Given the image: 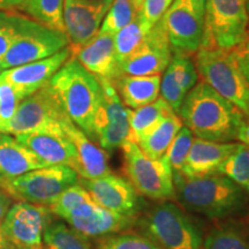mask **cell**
<instances>
[{
  "instance_id": "6da1fadb",
  "label": "cell",
  "mask_w": 249,
  "mask_h": 249,
  "mask_svg": "<svg viewBox=\"0 0 249 249\" xmlns=\"http://www.w3.org/2000/svg\"><path fill=\"white\" fill-rule=\"evenodd\" d=\"M178 114L196 138L222 143L238 140L245 119L238 107L203 81L187 93Z\"/></svg>"
},
{
  "instance_id": "7a4b0ae2",
  "label": "cell",
  "mask_w": 249,
  "mask_h": 249,
  "mask_svg": "<svg viewBox=\"0 0 249 249\" xmlns=\"http://www.w3.org/2000/svg\"><path fill=\"white\" fill-rule=\"evenodd\" d=\"M49 85L71 123L95 142L96 118L103 104V89L97 77L71 55Z\"/></svg>"
},
{
  "instance_id": "3957f363",
  "label": "cell",
  "mask_w": 249,
  "mask_h": 249,
  "mask_svg": "<svg viewBox=\"0 0 249 249\" xmlns=\"http://www.w3.org/2000/svg\"><path fill=\"white\" fill-rule=\"evenodd\" d=\"M173 183L182 209L211 219L234 216L247 203V192L220 173L197 178L173 174Z\"/></svg>"
},
{
  "instance_id": "277c9868",
  "label": "cell",
  "mask_w": 249,
  "mask_h": 249,
  "mask_svg": "<svg viewBox=\"0 0 249 249\" xmlns=\"http://www.w3.org/2000/svg\"><path fill=\"white\" fill-rule=\"evenodd\" d=\"M135 225L160 249H202L201 229L172 201H160L143 210Z\"/></svg>"
},
{
  "instance_id": "5b68a950",
  "label": "cell",
  "mask_w": 249,
  "mask_h": 249,
  "mask_svg": "<svg viewBox=\"0 0 249 249\" xmlns=\"http://www.w3.org/2000/svg\"><path fill=\"white\" fill-rule=\"evenodd\" d=\"M196 70L203 82L249 117V86L231 50L201 48L196 52Z\"/></svg>"
},
{
  "instance_id": "8992f818",
  "label": "cell",
  "mask_w": 249,
  "mask_h": 249,
  "mask_svg": "<svg viewBox=\"0 0 249 249\" xmlns=\"http://www.w3.org/2000/svg\"><path fill=\"white\" fill-rule=\"evenodd\" d=\"M77 182L79 176L66 165L45 166L11 179L0 177V188L14 201L45 207H51L62 193Z\"/></svg>"
},
{
  "instance_id": "52a82bcc",
  "label": "cell",
  "mask_w": 249,
  "mask_h": 249,
  "mask_svg": "<svg viewBox=\"0 0 249 249\" xmlns=\"http://www.w3.org/2000/svg\"><path fill=\"white\" fill-rule=\"evenodd\" d=\"M67 118L60 101L48 83L20 102L13 117L0 124V133L13 136L39 132L64 134L62 124Z\"/></svg>"
},
{
  "instance_id": "ba28073f",
  "label": "cell",
  "mask_w": 249,
  "mask_h": 249,
  "mask_svg": "<svg viewBox=\"0 0 249 249\" xmlns=\"http://www.w3.org/2000/svg\"><path fill=\"white\" fill-rule=\"evenodd\" d=\"M121 149L127 180L142 197L157 202L176 200L173 173L164 158L151 160L133 140L127 141Z\"/></svg>"
},
{
  "instance_id": "9c48e42d",
  "label": "cell",
  "mask_w": 249,
  "mask_h": 249,
  "mask_svg": "<svg viewBox=\"0 0 249 249\" xmlns=\"http://www.w3.org/2000/svg\"><path fill=\"white\" fill-rule=\"evenodd\" d=\"M248 26L245 0H205L201 48L233 50L247 38Z\"/></svg>"
},
{
  "instance_id": "30bf717a",
  "label": "cell",
  "mask_w": 249,
  "mask_h": 249,
  "mask_svg": "<svg viewBox=\"0 0 249 249\" xmlns=\"http://www.w3.org/2000/svg\"><path fill=\"white\" fill-rule=\"evenodd\" d=\"M71 45L67 35L29 18H22L17 39L0 59V70L22 66L51 57Z\"/></svg>"
},
{
  "instance_id": "8fae6325",
  "label": "cell",
  "mask_w": 249,
  "mask_h": 249,
  "mask_svg": "<svg viewBox=\"0 0 249 249\" xmlns=\"http://www.w3.org/2000/svg\"><path fill=\"white\" fill-rule=\"evenodd\" d=\"M52 220L49 207L18 201L11 207L0 230L9 247L33 249L43 245V235Z\"/></svg>"
},
{
  "instance_id": "7c38bea8",
  "label": "cell",
  "mask_w": 249,
  "mask_h": 249,
  "mask_svg": "<svg viewBox=\"0 0 249 249\" xmlns=\"http://www.w3.org/2000/svg\"><path fill=\"white\" fill-rule=\"evenodd\" d=\"M161 21L173 54L191 55L201 49L204 17L195 11L191 0H174Z\"/></svg>"
},
{
  "instance_id": "4fadbf2b",
  "label": "cell",
  "mask_w": 249,
  "mask_h": 249,
  "mask_svg": "<svg viewBox=\"0 0 249 249\" xmlns=\"http://www.w3.org/2000/svg\"><path fill=\"white\" fill-rule=\"evenodd\" d=\"M103 89V104L96 118V142L107 151L121 148L132 140L129 127V108L121 102L110 81L99 80Z\"/></svg>"
},
{
  "instance_id": "5bb4252c",
  "label": "cell",
  "mask_w": 249,
  "mask_h": 249,
  "mask_svg": "<svg viewBox=\"0 0 249 249\" xmlns=\"http://www.w3.org/2000/svg\"><path fill=\"white\" fill-rule=\"evenodd\" d=\"M79 183L96 203L112 213L136 219L144 208L142 196L124 177L110 173L96 179L79 178Z\"/></svg>"
},
{
  "instance_id": "9a60e30c",
  "label": "cell",
  "mask_w": 249,
  "mask_h": 249,
  "mask_svg": "<svg viewBox=\"0 0 249 249\" xmlns=\"http://www.w3.org/2000/svg\"><path fill=\"white\" fill-rule=\"evenodd\" d=\"M172 58L170 40L161 18L151 27L139 48L119 65L120 75H160Z\"/></svg>"
},
{
  "instance_id": "2e32d148",
  "label": "cell",
  "mask_w": 249,
  "mask_h": 249,
  "mask_svg": "<svg viewBox=\"0 0 249 249\" xmlns=\"http://www.w3.org/2000/svg\"><path fill=\"white\" fill-rule=\"evenodd\" d=\"M113 0H64L62 18L71 48H79L98 33Z\"/></svg>"
},
{
  "instance_id": "e0dca14e",
  "label": "cell",
  "mask_w": 249,
  "mask_h": 249,
  "mask_svg": "<svg viewBox=\"0 0 249 249\" xmlns=\"http://www.w3.org/2000/svg\"><path fill=\"white\" fill-rule=\"evenodd\" d=\"M64 220L88 238L98 239L129 230L136 219L104 209L90 198L71 210Z\"/></svg>"
},
{
  "instance_id": "ac0fdd59",
  "label": "cell",
  "mask_w": 249,
  "mask_h": 249,
  "mask_svg": "<svg viewBox=\"0 0 249 249\" xmlns=\"http://www.w3.org/2000/svg\"><path fill=\"white\" fill-rule=\"evenodd\" d=\"M71 46L68 45L51 57L1 71L0 79L13 87L23 101L48 85L59 68L71 57Z\"/></svg>"
},
{
  "instance_id": "d6986e66",
  "label": "cell",
  "mask_w": 249,
  "mask_h": 249,
  "mask_svg": "<svg viewBox=\"0 0 249 249\" xmlns=\"http://www.w3.org/2000/svg\"><path fill=\"white\" fill-rule=\"evenodd\" d=\"M74 58L98 80L113 82L120 76L114 50V35L98 30L92 38L79 48H71Z\"/></svg>"
},
{
  "instance_id": "ffe728a7",
  "label": "cell",
  "mask_w": 249,
  "mask_h": 249,
  "mask_svg": "<svg viewBox=\"0 0 249 249\" xmlns=\"http://www.w3.org/2000/svg\"><path fill=\"white\" fill-rule=\"evenodd\" d=\"M62 128L74 147L75 156L71 169L75 171L79 178L96 179L112 173L107 150L95 144V142L71 123L70 118L64 121Z\"/></svg>"
},
{
  "instance_id": "44dd1931",
  "label": "cell",
  "mask_w": 249,
  "mask_h": 249,
  "mask_svg": "<svg viewBox=\"0 0 249 249\" xmlns=\"http://www.w3.org/2000/svg\"><path fill=\"white\" fill-rule=\"evenodd\" d=\"M197 79V70L189 55H172L160 79V93L177 114L186 95L194 88Z\"/></svg>"
},
{
  "instance_id": "7402d4cb",
  "label": "cell",
  "mask_w": 249,
  "mask_h": 249,
  "mask_svg": "<svg viewBox=\"0 0 249 249\" xmlns=\"http://www.w3.org/2000/svg\"><path fill=\"white\" fill-rule=\"evenodd\" d=\"M238 142H213L195 138L181 170L186 178L218 173L220 165L235 150Z\"/></svg>"
},
{
  "instance_id": "603a6c76",
  "label": "cell",
  "mask_w": 249,
  "mask_h": 249,
  "mask_svg": "<svg viewBox=\"0 0 249 249\" xmlns=\"http://www.w3.org/2000/svg\"><path fill=\"white\" fill-rule=\"evenodd\" d=\"M15 138L18 142L30 149L46 166L66 165L71 169L75 151L65 133L39 132L23 134Z\"/></svg>"
},
{
  "instance_id": "cb8c5ba5",
  "label": "cell",
  "mask_w": 249,
  "mask_h": 249,
  "mask_svg": "<svg viewBox=\"0 0 249 249\" xmlns=\"http://www.w3.org/2000/svg\"><path fill=\"white\" fill-rule=\"evenodd\" d=\"M46 165L13 135L0 133V177L15 178Z\"/></svg>"
},
{
  "instance_id": "d4e9b609",
  "label": "cell",
  "mask_w": 249,
  "mask_h": 249,
  "mask_svg": "<svg viewBox=\"0 0 249 249\" xmlns=\"http://www.w3.org/2000/svg\"><path fill=\"white\" fill-rule=\"evenodd\" d=\"M160 79V75H120L111 83L117 90L124 107L129 110H136L158 98Z\"/></svg>"
},
{
  "instance_id": "484cf974",
  "label": "cell",
  "mask_w": 249,
  "mask_h": 249,
  "mask_svg": "<svg viewBox=\"0 0 249 249\" xmlns=\"http://www.w3.org/2000/svg\"><path fill=\"white\" fill-rule=\"evenodd\" d=\"M182 126L183 124L178 114L171 112L136 143L151 160H161Z\"/></svg>"
},
{
  "instance_id": "4316f807",
  "label": "cell",
  "mask_w": 249,
  "mask_h": 249,
  "mask_svg": "<svg viewBox=\"0 0 249 249\" xmlns=\"http://www.w3.org/2000/svg\"><path fill=\"white\" fill-rule=\"evenodd\" d=\"M171 112L174 111L161 97L136 110H129V127L133 141L136 142L144 136Z\"/></svg>"
},
{
  "instance_id": "83f0119b",
  "label": "cell",
  "mask_w": 249,
  "mask_h": 249,
  "mask_svg": "<svg viewBox=\"0 0 249 249\" xmlns=\"http://www.w3.org/2000/svg\"><path fill=\"white\" fill-rule=\"evenodd\" d=\"M46 249H91L90 238L80 233L68 224L52 220L43 235Z\"/></svg>"
},
{
  "instance_id": "f1b7e54d",
  "label": "cell",
  "mask_w": 249,
  "mask_h": 249,
  "mask_svg": "<svg viewBox=\"0 0 249 249\" xmlns=\"http://www.w3.org/2000/svg\"><path fill=\"white\" fill-rule=\"evenodd\" d=\"M151 29L147 21L142 18L141 12L132 22L114 34V50L118 64L126 60L139 48L143 38Z\"/></svg>"
},
{
  "instance_id": "f546056e",
  "label": "cell",
  "mask_w": 249,
  "mask_h": 249,
  "mask_svg": "<svg viewBox=\"0 0 249 249\" xmlns=\"http://www.w3.org/2000/svg\"><path fill=\"white\" fill-rule=\"evenodd\" d=\"M202 249H249V236L235 224H223L208 233Z\"/></svg>"
},
{
  "instance_id": "4dcf8cb0",
  "label": "cell",
  "mask_w": 249,
  "mask_h": 249,
  "mask_svg": "<svg viewBox=\"0 0 249 249\" xmlns=\"http://www.w3.org/2000/svg\"><path fill=\"white\" fill-rule=\"evenodd\" d=\"M62 4L64 0H26L22 9L39 23L65 33Z\"/></svg>"
},
{
  "instance_id": "1f68e13d",
  "label": "cell",
  "mask_w": 249,
  "mask_h": 249,
  "mask_svg": "<svg viewBox=\"0 0 249 249\" xmlns=\"http://www.w3.org/2000/svg\"><path fill=\"white\" fill-rule=\"evenodd\" d=\"M218 173L249 193V145L238 142L235 150L220 165Z\"/></svg>"
},
{
  "instance_id": "d6a6232c",
  "label": "cell",
  "mask_w": 249,
  "mask_h": 249,
  "mask_svg": "<svg viewBox=\"0 0 249 249\" xmlns=\"http://www.w3.org/2000/svg\"><path fill=\"white\" fill-rule=\"evenodd\" d=\"M141 12V7L133 0H113L110 9L103 20L99 30L114 35L132 22Z\"/></svg>"
},
{
  "instance_id": "836d02e7",
  "label": "cell",
  "mask_w": 249,
  "mask_h": 249,
  "mask_svg": "<svg viewBox=\"0 0 249 249\" xmlns=\"http://www.w3.org/2000/svg\"><path fill=\"white\" fill-rule=\"evenodd\" d=\"M96 249H160L141 233L119 232L97 239Z\"/></svg>"
},
{
  "instance_id": "e575fe53",
  "label": "cell",
  "mask_w": 249,
  "mask_h": 249,
  "mask_svg": "<svg viewBox=\"0 0 249 249\" xmlns=\"http://www.w3.org/2000/svg\"><path fill=\"white\" fill-rule=\"evenodd\" d=\"M194 139V134L191 132V129L182 126L174 138L173 142L171 143L169 150L166 151L163 158L167 161L173 174L181 173L183 164L191 150Z\"/></svg>"
},
{
  "instance_id": "d590c367",
  "label": "cell",
  "mask_w": 249,
  "mask_h": 249,
  "mask_svg": "<svg viewBox=\"0 0 249 249\" xmlns=\"http://www.w3.org/2000/svg\"><path fill=\"white\" fill-rule=\"evenodd\" d=\"M90 198H91V196L89 195V193L77 182L76 185L70 187L62 193L58 197V200L49 208L52 211V213L64 219L71 210H74L81 203L90 200Z\"/></svg>"
},
{
  "instance_id": "8d00e7d4",
  "label": "cell",
  "mask_w": 249,
  "mask_h": 249,
  "mask_svg": "<svg viewBox=\"0 0 249 249\" xmlns=\"http://www.w3.org/2000/svg\"><path fill=\"white\" fill-rule=\"evenodd\" d=\"M22 18L21 15L0 11V59L17 39Z\"/></svg>"
},
{
  "instance_id": "74e56055",
  "label": "cell",
  "mask_w": 249,
  "mask_h": 249,
  "mask_svg": "<svg viewBox=\"0 0 249 249\" xmlns=\"http://www.w3.org/2000/svg\"><path fill=\"white\" fill-rule=\"evenodd\" d=\"M174 0H144L141 8L142 18L149 26H154L163 18Z\"/></svg>"
},
{
  "instance_id": "f35d334b",
  "label": "cell",
  "mask_w": 249,
  "mask_h": 249,
  "mask_svg": "<svg viewBox=\"0 0 249 249\" xmlns=\"http://www.w3.org/2000/svg\"><path fill=\"white\" fill-rule=\"evenodd\" d=\"M236 66L249 86V36L241 44L231 50Z\"/></svg>"
},
{
  "instance_id": "ab89813d",
  "label": "cell",
  "mask_w": 249,
  "mask_h": 249,
  "mask_svg": "<svg viewBox=\"0 0 249 249\" xmlns=\"http://www.w3.org/2000/svg\"><path fill=\"white\" fill-rule=\"evenodd\" d=\"M13 197L6 193L4 189L0 188V226H1L2 222H4L6 214L13 205Z\"/></svg>"
},
{
  "instance_id": "60d3db41",
  "label": "cell",
  "mask_w": 249,
  "mask_h": 249,
  "mask_svg": "<svg viewBox=\"0 0 249 249\" xmlns=\"http://www.w3.org/2000/svg\"><path fill=\"white\" fill-rule=\"evenodd\" d=\"M26 0H0V11L22 9Z\"/></svg>"
},
{
  "instance_id": "b9f144b4",
  "label": "cell",
  "mask_w": 249,
  "mask_h": 249,
  "mask_svg": "<svg viewBox=\"0 0 249 249\" xmlns=\"http://www.w3.org/2000/svg\"><path fill=\"white\" fill-rule=\"evenodd\" d=\"M238 140L241 143L249 145V117H245L244 121H242L238 133Z\"/></svg>"
},
{
  "instance_id": "7bdbcfd3",
  "label": "cell",
  "mask_w": 249,
  "mask_h": 249,
  "mask_svg": "<svg viewBox=\"0 0 249 249\" xmlns=\"http://www.w3.org/2000/svg\"><path fill=\"white\" fill-rule=\"evenodd\" d=\"M193 7L198 14L204 17L205 14V0H191Z\"/></svg>"
},
{
  "instance_id": "ee69618b",
  "label": "cell",
  "mask_w": 249,
  "mask_h": 249,
  "mask_svg": "<svg viewBox=\"0 0 249 249\" xmlns=\"http://www.w3.org/2000/svg\"><path fill=\"white\" fill-rule=\"evenodd\" d=\"M9 248V246L7 244V241L5 240L4 235H2L1 230H0V249H7Z\"/></svg>"
},
{
  "instance_id": "f6af8a7d",
  "label": "cell",
  "mask_w": 249,
  "mask_h": 249,
  "mask_svg": "<svg viewBox=\"0 0 249 249\" xmlns=\"http://www.w3.org/2000/svg\"><path fill=\"white\" fill-rule=\"evenodd\" d=\"M133 1H134V2H135V4H136V5H138V6H140V7H141V8H142V5H143V2H144V0H133Z\"/></svg>"
},
{
  "instance_id": "bcb514c9",
  "label": "cell",
  "mask_w": 249,
  "mask_h": 249,
  "mask_svg": "<svg viewBox=\"0 0 249 249\" xmlns=\"http://www.w3.org/2000/svg\"><path fill=\"white\" fill-rule=\"evenodd\" d=\"M246 1V9H247V14L249 17V0H245Z\"/></svg>"
},
{
  "instance_id": "7dc6e473",
  "label": "cell",
  "mask_w": 249,
  "mask_h": 249,
  "mask_svg": "<svg viewBox=\"0 0 249 249\" xmlns=\"http://www.w3.org/2000/svg\"><path fill=\"white\" fill-rule=\"evenodd\" d=\"M33 249H46V248L42 245V246H39V247H35V248H33Z\"/></svg>"
},
{
  "instance_id": "c3c4849f",
  "label": "cell",
  "mask_w": 249,
  "mask_h": 249,
  "mask_svg": "<svg viewBox=\"0 0 249 249\" xmlns=\"http://www.w3.org/2000/svg\"><path fill=\"white\" fill-rule=\"evenodd\" d=\"M7 249H18V248H12V247H9V248H7Z\"/></svg>"
},
{
  "instance_id": "681fc988",
  "label": "cell",
  "mask_w": 249,
  "mask_h": 249,
  "mask_svg": "<svg viewBox=\"0 0 249 249\" xmlns=\"http://www.w3.org/2000/svg\"><path fill=\"white\" fill-rule=\"evenodd\" d=\"M248 36H249V26H248Z\"/></svg>"
},
{
  "instance_id": "f907efd6",
  "label": "cell",
  "mask_w": 249,
  "mask_h": 249,
  "mask_svg": "<svg viewBox=\"0 0 249 249\" xmlns=\"http://www.w3.org/2000/svg\"><path fill=\"white\" fill-rule=\"evenodd\" d=\"M0 71H1V70H0Z\"/></svg>"
}]
</instances>
